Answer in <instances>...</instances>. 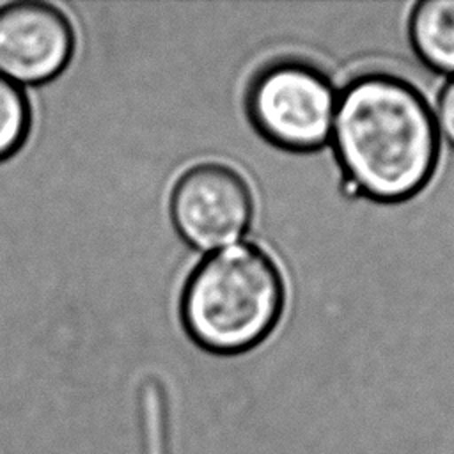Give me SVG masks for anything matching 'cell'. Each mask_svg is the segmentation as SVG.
Instances as JSON below:
<instances>
[{
  "mask_svg": "<svg viewBox=\"0 0 454 454\" xmlns=\"http://www.w3.org/2000/svg\"><path fill=\"white\" fill-rule=\"evenodd\" d=\"M330 138L353 192L380 202L413 197L438 163V126L426 98L390 73L358 74L339 92Z\"/></svg>",
  "mask_w": 454,
  "mask_h": 454,
  "instance_id": "obj_1",
  "label": "cell"
},
{
  "mask_svg": "<svg viewBox=\"0 0 454 454\" xmlns=\"http://www.w3.org/2000/svg\"><path fill=\"white\" fill-rule=\"evenodd\" d=\"M284 301V278L275 261L254 243H236L195 266L183 287L179 314L200 348L234 355L271 333Z\"/></svg>",
  "mask_w": 454,
  "mask_h": 454,
  "instance_id": "obj_2",
  "label": "cell"
},
{
  "mask_svg": "<svg viewBox=\"0 0 454 454\" xmlns=\"http://www.w3.org/2000/svg\"><path fill=\"white\" fill-rule=\"evenodd\" d=\"M332 80L301 59H275L247 87L245 108L255 131L286 151H314L332 137L337 108Z\"/></svg>",
  "mask_w": 454,
  "mask_h": 454,
  "instance_id": "obj_3",
  "label": "cell"
},
{
  "mask_svg": "<svg viewBox=\"0 0 454 454\" xmlns=\"http://www.w3.org/2000/svg\"><path fill=\"white\" fill-rule=\"evenodd\" d=\"M170 215L188 245L209 250L247 232L254 197L239 172L223 163L206 161L181 174L172 190Z\"/></svg>",
  "mask_w": 454,
  "mask_h": 454,
  "instance_id": "obj_4",
  "label": "cell"
},
{
  "mask_svg": "<svg viewBox=\"0 0 454 454\" xmlns=\"http://www.w3.org/2000/svg\"><path fill=\"white\" fill-rule=\"evenodd\" d=\"M74 50L69 20L53 5L35 0L0 7V71L23 83L55 78Z\"/></svg>",
  "mask_w": 454,
  "mask_h": 454,
  "instance_id": "obj_5",
  "label": "cell"
},
{
  "mask_svg": "<svg viewBox=\"0 0 454 454\" xmlns=\"http://www.w3.org/2000/svg\"><path fill=\"white\" fill-rule=\"evenodd\" d=\"M408 32L415 53L429 69L454 74V0L419 2Z\"/></svg>",
  "mask_w": 454,
  "mask_h": 454,
  "instance_id": "obj_6",
  "label": "cell"
},
{
  "mask_svg": "<svg viewBox=\"0 0 454 454\" xmlns=\"http://www.w3.org/2000/svg\"><path fill=\"white\" fill-rule=\"evenodd\" d=\"M32 122L27 94L11 78L0 74V161L25 144Z\"/></svg>",
  "mask_w": 454,
  "mask_h": 454,
  "instance_id": "obj_7",
  "label": "cell"
},
{
  "mask_svg": "<svg viewBox=\"0 0 454 454\" xmlns=\"http://www.w3.org/2000/svg\"><path fill=\"white\" fill-rule=\"evenodd\" d=\"M436 126L442 129L443 137L449 144L454 145V78L447 82L438 96V108H436Z\"/></svg>",
  "mask_w": 454,
  "mask_h": 454,
  "instance_id": "obj_8",
  "label": "cell"
}]
</instances>
